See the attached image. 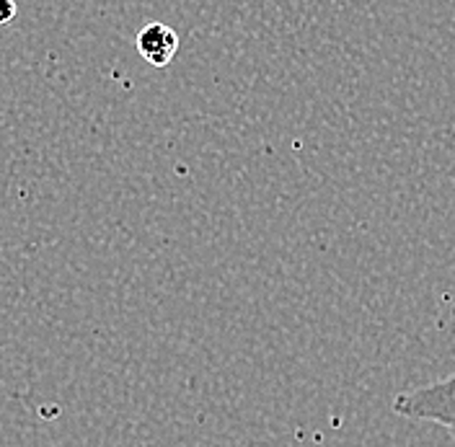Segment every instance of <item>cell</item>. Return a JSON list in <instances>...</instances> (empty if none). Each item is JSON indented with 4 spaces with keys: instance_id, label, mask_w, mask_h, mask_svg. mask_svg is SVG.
<instances>
[{
    "instance_id": "6da1fadb",
    "label": "cell",
    "mask_w": 455,
    "mask_h": 447,
    "mask_svg": "<svg viewBox=\"0 0 455 447\" xmlns=\"http://www.w3.org/2000/svg\"><path fill=\"white\" fill-rule=\"evenodd\" d=\"M391 406L394 414L403 419L429 421L451 429L455 435V372L443 380L396 393Z\"/></svg>"
},
{
    "instance_id": "7a4b0ae2",
    "label": "cell",
    "mask_w": 455,
    "mask_h": 447,
    "mask_svg": "<svg viewBox=\"0 0 455 447\" xmlns=\"http://www.w3.org/2000/svg\"><path fill=\"white\" fill-rule=\"evenodd\" d=\"M138 52L153 68H166L179 52V34L166 24H145L138 31Z\"/></svg>"
},
{
    "instance_id": "3957f363",
    "label": "cell",
    "mask_w": 455,
    "mask_h": 447,
    "mask_svg": "<svg viewBox=\"0 0 455 447\" xmlns=\"http://www.w3.org/2000/svg\"><path fill=\"white\" fill-rule=\"evenodd\" d=\"M16 19V0H0V27Z\"/></svg>"
}]
</instances>
